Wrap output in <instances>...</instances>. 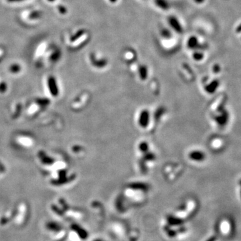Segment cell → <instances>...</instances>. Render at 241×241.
<instances>
[{
	"mask_svg": "<svg viewBox=\"0 0 241 241\" xmlns=\"http://www.w3.org/2000/svg\"><path fill=\"white\" fill-rule=\"evenodd\" d=\"M11 70H12V71H13V72H17V71H18V70H20V67H19V66L18 65H13L12 67H11V69H10Z\"/></svg>",
	"mask_w": 241,
	"mask_h": 241,
	"instance_id": "obj_4",
	"label": "cell"
},
{
	"mask_svg": "<svg viewBox=\"0 0 241 241\" xmlns=\"http://www.w3.org/2000/svg\"><path fill=\"white\" fill-rule=\"evenodd\" d=\"M168 21H169V25L171 26V27L174 30L176 31L177 33H182V32L183 31L182 28L180 24L179 21H178V20L176 17L170 16L169 17Z\"/></svg>",
	"mask_w": 241,
	"mask_h": 241,
	"instance_id": "obj_1",
	"label": "cell"
},
{
	"mask_svg": "<svg viewBox=\"0 0 241 241\" xmlns=\"http://www.w3.org/2000/svg\"><path fill=\"white\" fill-rule=\"evenodd\" d=\"M240 198H241V190H240Z\"/></svg>",
	"mask_w": 241,
	"mask_h": 241,
	"instance_id": "obj_14",
	"label": "cell"
},
{
	"mask_svg": "<svg viewBox=\"0 0 241 241\" xmlns=\"http://www.w3.org/2000/svg\"><path fill=\"white\" fill-rule=\"evenodd\" d=\"M194 1L198 3H202L204 2V0H194Z\"/></svg>",
	"mask_w": 241,
	"mask_h": 241,
	"instance_id": "obj_10",
	"label": "cell"
},
{
	"mask_svg": "<svg viewBox=\"0 0 241 241\" xmlns=\"http://www.w3.org/2000/svg\"><path fill=\"white\" fill-rule=\"evenodd\" d=\"M239 184H240V186H241V180H240V182H239Z\"/></svg>",
	"mask_w": 241,
	"mask_h": 241,
	"instance_id": "obj_13",
	"label": "cell"
},
{
	"mask_svg": "<svg viewBox=\"0 0 241 241\" xmlns=\"http://www.w3.org/2000/svg\"><path fill=\"white\" fill-rule=\"evenodd\" d=\"M236 32H237L238 33H240L241 32V24H240L238 26V28H236Z\"/></svg>",
	"mask_w": 241,
	"mask_h": 241,
	"instance_id": "obj_8",
	"label": "cell"
},
{
	"mask_svg": "<svg viewBox=\"0 0 241 241\" xmlns=\"http://www.w3.org/2000/svg\"><path fill=\"white\" fill-rule=\"evenodd\" d=\"M8 2H21V1H24V0H7Z\"/></svg>",
	"mask_w": 241,
	"mask_h": 241,
	"instance_id": "obj_9",
	"label": "cell"
},
{
	"mask_svg": "<svg viewBox=\"0 0 241 241\" xmlns=\"http://www.w3.org/2000/svg\"><path fill=\"white\" fill-rule=\"evenodd\" d=\"M163 32V33H162V34L164 35V36H166H166H169V35H170V33H169V32L168 30H165Z\"/></svg>",
	"mask_w": 241,
	"mask_h": 241,
	"instance_id": "obj_5",
	"label": "cell"
},
{
	"mask_svg": "<svg viewBox=\"0 0 241 241\" xmlns=\"http://www.w3.org/2000/svg\"><path fill=\"white\" fill-rule=\"evenodd\" d=\"M59 9H61V12L62 13H65L66 12V9L64 7H62V6H60L59 7Z\"/></svg>",
	"mask_w": 241,
	"mask_h": 241,
	"instance_id": "obj_6",
	"label": "cell"
},
{
	"mask_svg": "<svg viewBox=\"0 0 241 241\" xmlns=\"http://www.w3.org/2000/svg\"><path fill=\"white\" fill-rule=\"evenodd\" d=\"M109 1H110L111 2H113V3H115V2H117V0H109Z\"/></svg>",
	"mask_w": 241,
	"mask_h": 241,
	"instance_id": "obj_11",
	"label": "cell"
},
{
	"mask_svg": "<svg viewBox=\"0 0 241 241\" xmlns=\"http://www.w3.org/2000/svg\"><path fill=\"white\" fill-rule=\"evenodd\" d=\"M216 238L215 237V236H212V237L210 238L208 240H207L206 241H216Z\"/></svg>",
	"mask_w": 241,
	"mask_h": 241,
	"instance_id": "obj_7",
	"label": "cell"
},
{
	"mask_svg": "<svg viewBox=\"0 0 241 241\" xmlns=\"http://www.w3.org/2000/svg\"><path fill=\"white\" fill-rule=\"evenodd\" d=\"M48 1H50V2H52V1H54V0H48Z\"/></svg>",
	"mask_w": 241,
	"mask_h": 241,
	"instance_id": "obj_12",
	"label": "cell"
},
{
	"mask_svg": "<svg viewBox=\"0 0 241 241\" xmlns=\"http://www.w3.org/2000/svg\"><path fill=\"white\" fill-rule=\"evenodd\" d=\"M155 5L162 10H168L169 6L167 0H155Z\"/></svg>",
	"mask_w": 241,
	"mask_h": 241,
	"instance_id": "obj_2",
	"label": "cell"
},
{
	"mask_svg": "<svg viewBox=\"0 0 241 241\" xmlns=\"http://www.w3.org/2000/svg\"><path fill=\"white\" fill-rule=\"evenodd\" d=\"M198 39L196 38V37L195 36H191L189 38L188 41H187V45H188V46L190 48H195L196 46H197L198 45Z\"/></svg>",
	"mask_w": 241,
	"mask_h": 241,
	"instance_id": "obj_3",
	"label": "cell"
}]
</instances>
